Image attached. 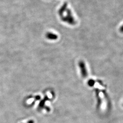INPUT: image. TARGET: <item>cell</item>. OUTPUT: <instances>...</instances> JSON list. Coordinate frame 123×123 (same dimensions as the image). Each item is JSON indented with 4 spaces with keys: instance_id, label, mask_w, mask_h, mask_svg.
Masks as SVG:
<instances>
[{
    "instance_id": "cell-1",
    "label": "cell",
    "mask_w": 123,
    "mask_h": 123,
    "mask_svg": "<svg viewBox=\"0 0 123 123\" xmlns=\"http://www.w3.org/2000/svg\"><path fill=\"white\" fill-rule=\"evenodd\" d=\"M120 31L121 32H123V25L122 26H121V27H120Z\"/></svg>"
},
{
    "instance_id": "cell-2",
    "label": "cell",
    "mask_w": 123,
    "mask_h": 123,
    "mask_svg": "<svg viewBox=\"0 0 123 123\" xmlns=\"http://www.w3.org/2000/svg\"><path fill=\"white\" fill-rule=\"evenodd\" d=\"M27 123H34V121L32 120H29V121H28Z\"/></svg>"
}]
</instances>
